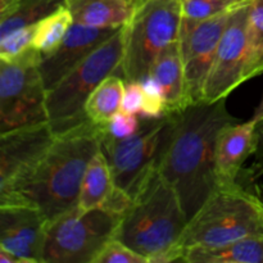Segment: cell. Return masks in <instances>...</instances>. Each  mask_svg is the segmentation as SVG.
<instances>
[{"label": "cell", "instance_id": "1", "mask_svg": "<svg viewBox=\"0 0 263 263\" xmlns=\"http://www.w3.org/2000/svg\"><path fill=\"white\" fill-rule=\"evenodd\" d=\"M234 122L226 99L192 104L176 115L158 171L176 190L187 220L222 184L216 171V144L221 131Z\"/></svg>", "mask_w": 263, "mask_h": 263}, {"label": "cell", "instance_id": "3", "mask_svg": "<svg viewBox=\"0 0 263 263\" xmlns=\"http://www.w3.org/2000/svg\"><path fill=\"white\" fill-rule=\"evenodd\" d=\"M187 222L176 190L156 170L121 217L115 238L149 263L184 262L180 241Z\"/></svg>", "mask_w": 263, "mask_h": 263}, {"label": "cell", "instance_id": "28", "mask_svg": "<svg viewBox=\"0 0 263 263\" xmlns=\"http://www.w3.org/2000/svg\"><path fill=\"white\" fill-rule=\"evenodd\" d=\"M139 126H140V117L138 115H131L120 110L103 130L107 131L113 138L125 139L134 135L139 130Z\"/></svg>", "mask_w": 263, "mask_h": 263}, {"label": "cell", "instance_id": "12", "mask_svg": "<svg viewBox=\"0 0 263 263\" xmlns=\"http://www.w3.org/2000/svg\"><path fill=\"white\" fill-rule=\"evenodd\" d=\"M233 10L202 21L180 40L190 105L204 100L205 84Z\"/></svg>", "mask_w": 263, "mask_h": 263}, {"label": "cell", "instance_id": "11", "mask_svg": "<svg viewBox=\"0 0 263 263\" xmlns=\"http://www.w3.org/2000/svg\"><path fill=\"white\" fill-rule=\"evenodd\" d=\"M251 3H246L231 12L205 84L203 102L215 103L226 99L236 87L248 81L247 63Z\"/></svg>", "mask_w": 263, "mask_h": 263}, {"label": "cell", "instance_id": "22", "mask_svg": "<svg viewBox=\"0 0 263 263\" xmlns=\"http://www.w3.org/2000/svg\"><path fill=\"white\" fill-rule=\"evenodd\" d=\"M73 23V18L66 5L36 23L33 48L41 54V58L51 54L61 45Z\"/></svg>", "mask_w": 263, "mask_h": 263}, {"label": "cell", "instance_id": "30", "mask_svg": "<svg viewBox=\"0 0 263 263\" xmlns=\"http://www.w3.org/2000/svg\"><path fill=\"white\" fill-rule=\"evenodd\" d=\"M257 139H258V146H257L256 154L258 156V161L263 164V120L257 122Z\"/></svg>", "mask_w": 263, "mask_h": 263}, {"label": "cell", "instance_id": "5", "mask_svg": "<svg viewBox=\"0 0 263 263\" xmlns=\"http://www.w3.org/2000/svg\"><path fill=\"white\" fill-rule=\"evenodd\" d=\"M126 26L46 91L48 122L55 134L87 121L85 105L91 92L108 76L118 74L125 51Z\"/></svg>", "mask_w": 263, "mask_h": 263}, {"label": "cell", "instance_id": "26", "mask_svg": "<svg viewBox=\"0 0 263 263\" xmlns=\"http://www.w3.org/2000/svg\"><path fill=\"white\" fill-rule=\"evenodd\" d=\"M141 86H143L144 90V103L139 116L146 118H156L167 115L166 104H164V99L162 97V91L159 89V85L153 79V76L149 74L148 77H145L141 81Z\"/></svg>", "mask_w": 263, "mask_h": 263}, {"label": "cell", "instance_id": "31", "mask_svg": "<svg viewBox=\"0 0 263 263\" xmlns=\"http://www.w3.org/2000/svg\"><path fill=\"white\" fill-rule=\"evenodd\" d=\"M0 263H21V261L13 254L0 249Z\"/></svg>", "mask_w": 263, "mask_h": 263}, {"label": "cell", "instance_id": "9", "mask_svg": "<svg viewBox=\"0 0 263 263\" xmlns=\"http://www.w3.org/2000/svg\"><path fill=\"white\" fill-rule=\"evenodd\" d=\"M35 48L12 61L0 59V134L46 122V89Z\"/></svg>", "mask_w": 263, "mask_h": 263}, {"label": "cell", "instance_id": "2", "mask_svg": "<svg viewBox=\"0 0 263 263\" xmlns=\"http://www.w3.org/2000/svg\"><path fill=\"white\" fill-rule=\"evenodd\" d=\"M102 131L103 128L87 120L55 134L32 176L12 199L0 204L35 205L48 222L77 207L87 164L100 151Z\"/></svg>", "mask_w": 263, "mask_h": 263}, {"label": "cell", "instance_id": "14", "mask_svg": "<svg viewBox=\"0 0 263 263\" xmlns=\"http://www.w3.org/2000/svg\"><path fill=\"white\" fill-rule=\"evenodd\" d=\"M121 27H89L73 23L61 45L39 64L46 91L55 86L74 67L86 59L95 49L112 37Z\"/></svg>", "mask_w": 263, "mask_h": 263}, {"label": "cell", "instance_id": "16", "mask_svg": "<svg viewBox=\"0 0 263 263\" xmlns=\"http://www.w3.org/2000/svg\"><path fill=\"white\" fill-rule=\"evenodd\" d=\"M151 76L159 85L167 113H179L189 107L180 39L159 54L152 67Z\"/></svg>", "mask_w": 263, "mask_h": 263}, {"label": "cell", "instance_id": "15", "mask_svg": "<svg viewBox=\"0 0 263 263\" xmlns=\"http://www.w3.org/2000/svg\"><path fill=\"white\" fill-rule=\"evenodd\" d=\"M257 122H234L220 133L216 144V171L221 182H236L243 164L258 146Z\"/></svg>", "mask_w": 263, "mask_h": 263}, {"label": "cell", "instance_id": "33", "mask_svg": "<svg viewBox=\"0 0 263 263\" xmlns=\"http://www.w3.org/2000/svg\"><path fill=\"white\" fill-rule=\"evenodd\" d=\"M10 2H12V0H0V10L5 9V8L10 4Z\"/></svg>", "mask_w": 263, "mask_h": 263}, {"label": "cell", "instance_id": "32", "mask_svg": "<svg viewBox=\"0 0 263 263\" xmlns=\"http://www.w3.org/2000/svg\"><path fill=\"white\" fill-rule=\"evenodd\" d=\"M252 118H253L256 122H259V121L263 120V97H262L261 102H259L258 107H257L256 110H254V115Z\"/></svg>", "mask_w": 263, "mask_h": 263}, {"label": "cell", "instance_id": "25", "mask_svg": "<svg viewBox=\"0 0 263 263\" xmlns=\"http://www.w3.org/2000/svg\"><path fill=\"white\" fill-rule=\"evenodd\" d=\"M36 25L26 26L0 37V59L12 61L33 48Z\"/></svg>", "mask_w": 263, "mask_h": 263}, {"label": "cell", "instance_id": "8", "mask_svg": "<svg viewBox=\"0 0 263 263\" xmlns=\"http://www.w3.org/2000/svg\"><path fill=\"white\" fill-rule=\"evenodd\" d=\"M121 216L105 208L73 210L46 225L43 263H94L115 238Z\"/></svg>", "mask_w": 263, "mask_h": 263}, {"label": "cell", "instance_id": "20", "mask_svg": "<svg viewBox=\"0 0 263 263\" xmlns=\"http://www.w3.org/2000/svg\"><path fill=\"white\" fill-rule=\"evenodd\" d=\"M126 82L118 74H110L103 80L91 92L85 105L87 120L100 128H105L109 121L122 108Z\"/></svg>", "mask_w": 263, "mask_h": 263}, {"label": "cell", "instance_id": "27", "mask_svg": "<svg viewBox=\"0 0 263 263\" xmlns=\"http://www.w3.org/2000/svg\"><path fill=\"white\" fill-rule=\"evenodd\" d=\"M94 263H149L145 257L123 244L118 239L113 238L103 248Z\"/></svg>", "mask_w": 263, "mask_h": 263}, {"label": "cell", "instance_id": "21", "mask_svg": "<svg viewBox=\"0 0 263 263\" xmlns=\"http://www.w3.org/2000/svg\"><path fill=\"white\" fill-rule=\"evenodd\" d=\"M63 5L66 0H12L0 10V37L18 28L36 25Z\"/></svg>", "mask_w": 263, "mask_h": 263}, {"label": "cell", "instance_id": "10", "mask_svg": "<svg viewBox=\"0 0 263 263\" xmlns=\"http://www.w3.org/2000/svg\"><path fill=\"white\" fill-rule=\"evenodd\" d=\"M54 138L48 121L0 134V203L10 200L22 189Z\"/></svg>", "mask_w": 263, "mask_h": 263}, {"label": "cell", "instance_id": "7", "mask_svg": "<svg viewBox=\"0 0 263 263\" xmlns=\"http://www.w3.org/2000/svg\"><path fill=\"white\" fill-rule=\"evenodd\" d=\"M182 0H141L126 26L123 58L118 76L141 82L151 74L159 54L180 39Z\"/></svg>", "mask_w": 263, "mask_h": 263}, {"label": "cell", "instance_id": "4", "mask_svg": "<svg viewBox=\"0 0 263 263\" xmlns=\"http://www.w3.org/2000/svg\"><path fill=\"white\" fill-rule=\"evenodd\" d=\"M263 235V202L238 182H223L187 222L180 247H220Z\"/></svg>", "mask_w": 263, "mask_h": 263}, {"label": "cell", "instance_id": "19", "mask_svg": "<svg viewBox=\"0 0 263 263\" xmlns=\"http://www.w3.org/2000/svg\"><path fill=\"white\" fill-rule=\"evenodd\" d=\"M115 187V180L107 157L99 151L92 157L85 171L80 189L79 207L81 210L103 207Z\"/></svg>", "mask_w": 263, "mask_h": 263}, {"label": "cell", "instance_id": "29", "mask_svg": "<svg viewBox=\"0 0 263 263\" xmlns=\"http://www.w3.org/2000/svg\"><path fill=\"white\" fill-rule=\"evenodd\" d=\"M144 103V90L141 82H126L121 110L131 115H140Z\"/></svg>", "mask_w": 263, "mask_h": 263}, {"label": "cell", "instance_id": "24", "mask_svg": "<svg viewBox=\"0 0 263 263\" xmlns=\"http://www.w3.org/2000/svg\"><path fill=\"white\" fill-rule=\"evenodd\" d=\"M263 73V0H252L248 23L247 79Z\"/></svg>", "mask_w": 263, "mask_h": 263}, {"label": "cell", "instance_id": "18", "mask_svg": "<svg viewBox=\"0 0 263 263\" xmlns=\"http://www.w3.org/2000/svg\"><path fill=\"white\" fill-rule=\"evenodd\" d=\"M187 263H263V235L251 236L220 247L185 249Z\"/></svg>", "mask_w": 263, "mask_h": 263}, {"label": "cell", "instance_id": "17", "mask_svg": "<svg viewBox=\"0 0 263 263\" xmlns=\"http://www.w3.org/2000/svg\"><path fill=\"white\" fill-rule=\"evenodd\" d=\"M141 0H66L74 23L89 27H123L128 25Z\"/></svg>", "mask_w": 263, "mask_h": 263}, {"label": "cell", "instance_id": "6", "mask_svg": "<svg viewBox=\"0 0 263 263\" xmlns=\"http://www.w3.org/2000/svg\"><path fill=\"white\" fill-rule=\"evenodd\" d=\"M177 113L162 117H140V126L134 135L113 138L102 131L100 151L107 157L115 185L134 199L146 179L159 168L167 151Z\"/></svg>", "mask_w": 263, "mask_h": 263}, {"label": "cell", "instance_id": "23", "mask_svg": "<svg viewBox=\"0 0 263 263\" xmlns=\"http://www.w3.org/2000/svg\"><path fill=\"white\" fill-rule=\"evenodd\" d=\"M252 0H182V18L180 40L186 37L190 31L207 18L235 9Z\"/></svg>", "mask_w": 263, "mask_h": 263}, {"label": "cell", "instance_id": "13", "mask_svg": "<svg viewBox=\"0 0 263 263\" xmlns=\"http://www.w3.org/2000/svg\"><path fill=\"white\" fill-rule=\"evenodd\" d=\"M48 220L27 203L0 204V249L21 263H43Z\"/></svg>", "mask_w": 263, "mask_h": 263}]
</instances>
